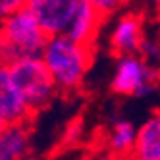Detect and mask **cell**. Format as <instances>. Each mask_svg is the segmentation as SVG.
<instances>
[{"label":"cell","instance_id":"6da1fadb","mask_svg":"<svg viewBox=\"0 0 160 160\" xmlns=\"http://www.w3.org/2000/svg\"><path fill=\"white\" fill-rule=\"evenodd\" d=\"M41 58L62 93H75L85 81L93 56L89 44H81L62 33L48 37Z\"/></svg>","mask_w":160,"mask_h":160},{"label":"cell","instance_id":"8992f818","mask_svg":"<svg viewBox=\"0 0 160 160\" xmlns=\"http://www.w3.org/2000/svg\"><path fill=\"white\" fill-rule=\"evenodd\" d=\"M33 112L18 91L8 66H0V128L10 123L29 122Z\"/></svg>","mask_w":160,"mask_h":160},{"label":"cell","instance_id":"30bf717a","mask_svg":"<svg viewBox=\"0 0 160 160\" xmlns=\"http://www.w3.org/2000/svg\"><path fill=\"white\" fill-rule=\"evenodd\" d=\"M133 160H160V114H154L137 128Z\"/></svg>","mask_w":160,"mask_h":160},{"label":"cell","instance_id":"2e32d148","mask_svg":"<svg viewBox=\"0 0 160 160\" xmlns=\"http://www.w3.org/2000/svg\"><path fill=\"white\" fill-rule=\"evenodd\" d=\"M100 160H125V156L116 154V152H110V154H106V156H102Z\"/></svg>","mask_w":160,"mask_h":160},{"label":"cell","instance_id":"ac0fdd59","mask_svg":"<svg viewBox=\"0 0 160 160\" xmlns=\"http://www.w3.org/2000/svg\"><path fill=\"white\" fill-rule=\"evenodd\" d=\"M19 160H35V158H31V156L27 154V156H23V158H19Z\"/></svg>","mask_w":160,"mask_h":160},{"label":"cell","instance_id":"8fae6325","mask_svg":"<svg viewBox=\"0 0 160 160\" xmlns=\"http://www.w3.org/2000/svg\"><path fill=\"white\" fill-rule=\"evenodd\" d=\"M137 141V128L125 118H114L108 133V151L122 156H128L133 152V147Z\"/></svg>","mask_w":160,"mask_h":160},{"label":"cell","instance_id":"4fadbf2b","mask_svg":"<svg viewBox=\"0 0 160 160\" xmlns=\"http://www.w3.org/2000/svg\"><path fill=\"white\" fill-rule=\"evenodd\" d=\"M139 54L143 56L147 62H152V64L160 62V47H158L156 42H151L148 39H143V41H141Z\"/></svg>","mask_w":160,"mask_h":160},{"label":"cell","instance_id":"9c48e42d","mask_svg":"<svg viewBox=\"0 0 160 160\" xmlns=\"http://www.w3.org/2000/svg\"><path fill=\"white\" fill-rule=\"evenodd\" d=\"M100 21H102V14L89 2V0H81V4H79L70 27L66 31V35L72 37L77 42L89 44L91 47V42L97 39Z\"/></svg>","mask_w":160,"mask_h":160},{"label":"cell","instance_id":"277c9868","mask_svg":"<svg viewBox=\"0 0 160 160\" xmlns=\"http://www.w3.org/2000/svg\"><path fill=\"white\" fill-rule=\"evenodd\" d=\"M158 85V73L141 54H122L112 73L110 89L122 97L145 98Z\"/></svg>","mask_w":160,"mask_h":160},{"label":"cell","instance_id":"9a60e30c","mask_svg":"<svg viewBox=\"0 0 160 160\" xmlns=\"http://www.w3.org/2000/svg\"><path fill=\"white\" fill-rule=\"evenodd\" d=\"M89 2L93 4L102 16H108V14H112V12H116L122 0H89Z\"/></svg>","mask_w":160,"mask_h":160},{"label":"cell","instance_id":"d6986e66","mask_svg":"<svg viewBox=\"0 0 160 160\" xmlns=\"http://www.w3.org/2000/svg\"><path fill=\"white\" fill-rule=\"evenodd\" d=\"M154 2H156V4H160V0H154Z\"/></svg>","mask_w":160,"mask_h":160},{"label":"cell","instance_id":"e0dca14e","mask_svg":"<svg viewBox=\"0 0 160 160\" xmlns=\"http://www.w3.org/2000/svg\"><path fill=\"white\" fill-rule=\"evenodd\" d=\"M73 160H93V158H89V156H79V158H73Z\"/></svg>","mask_w":160,"mask_h":160},{"label":"cell","instance_id":"ba28073f","mask_svg":"<svg viewBox=\"0 0 160 160\" xmlns=\"http://www.w3.org/2000/svg\"><path fill=\"white\" fill-rule=\"evenodd\" d=\"M31 129L29 122L10 123L0 128V160H19L29 154Z\"/></svg>","mask_w":160,"mask_h":160},{"label":"cell","instance_id":"5b68a950","mask_svg":"<svg viewBox=\"0 0 160 160\" xmlns=\"http://www.w3.org/2000/svg\"><path fill=\"white\" fill-rule=\"evenodd\" d=\"M81 0H25V8L37 18L47 35H62L68 31Z\"/></svg>","mask_w":160,"mask_h":160},{"label":"cell","instance_id":"7c38bea8","mask_svg":"<svg viewBox=\"0 0 160 160\" xmlns=\"http://www.w3.org/2000/svg\"><path fill=\"white\" fill-rule=\"evenodd\" d=\"M81 135H83V123L79 122V120H73L72 123H68V128L64 129L62 141L66 145H75V143H79Z\"/></svg>","mask_w":160,"mask_h":160},{"label":"cell","instance_id":"52a82bcc","mask_svg":"<svg viewBox=\"0 0 160 160\" xmlns=\"http://www.w3.org/2000/svg\"><path fill=\"white\" fill-rule=\"evenodd\" d=\"M143 27H141V19L128 14L122 16L116 25H114L110 33V47L116 54H139V47L143 41Z\"/></svg>","mask_w":160,"mask_h":160},{"label":"cell","instance_id":"3957f363","mask_svg":"<svg viewBox=\"0 0 160 160\" xmlns=\"http://www.w3.org/2000/svg\"><path fill=\"white\" fill-rule=\"evenodd\" d=\"M18 91L33 114L47 108L60 93L52 73L41 56H25L8 66Z\"/></svg>","mask_w":160,"mask_h":160},{"label":"cell","instance_id":"7a4b0ae2","mask_svg":"<svg viewBox=\"0 0 160 160\" xmlns=\"http://www.w3.org/2000/svg\"><path fill=\"white\" fill-rule=\"evenodd\" d=\"M48 41L47 31L23 6L6 18L0 27V66H10L25 56H41Z\"/></svg>","mask_w":160,"mask_h":160},{"label":"cell","instance_id":"5bb4252c","mask_svg":"<svg viewBox=\"0 0 160 160\" xmlns=\"http://www.w3.org/2000/svg\"><path fill=\"white\" fill-rule=\"evenodd\" d=\"M25 6V0H0V21H4Z\"/></svg>","mask_w":160,"mask_h":160}]
</instances>
